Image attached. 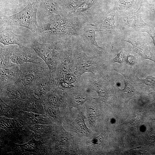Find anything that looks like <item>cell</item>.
<instances>
[{"instance_id":"6da1fadb","label":"cell","mask_w":155,"mask_h":155,"mask_svg":"<svg viewBox=\"0 0 155 155\" xmlns=\"http://www.w3.org/2000/svg\"><path fill=\"white\" fill-rule=\"evenodd\" d=\"M32 137V132L19 119L0 116V145L25 144Z\"/></svg>"},{"instance_id":"7a4b0ae2","label":"cell","mask_w":155,"mask_h":155,"mask_svg":"<svg viewBox=\"0 0 155 155\" xmlns=\"http://www.w3.org/2000/svg\"><path fill=\"white\" fill-rule=\"evenodd\" d=\"M39 0H31L22 9L11 16L0 18V27L19 26L30 30L37 39L39 25L37 12Z\"/></svg>"},{"instance_id":"3957f363","label":"cell","mask_w":155,"mask_h":155,"mask_svg":"<svg viewBox=\"0 0 155 155\" xmlns=\"http://www.w3.org/2000/svg\"><path fill=\"white\" fill-rule=\"evenodd\" d=\"M29 46L44 62L49 69L51 76L54 80L57 67L63 52L62 44L58 42L50 43H40L34 37Z\"/></svg>"},{"instance_id":"277c9868","label":"cell","mask_w":155,"mask_h":155,"mask_svg":"<svg viewBox=\"0 0 155 155\" xmlns=\"http://www.w3.org/2000/svg\"><path fill=\"white\" fill-rule=\"evenodd\" d=\"M20 74L14 84L20 87L31 94V91L40 81L50 73L46 64L26 63L18 65Z\"/></svg>"},{"instance_id":"5b68a950","label":"cell","mask_w":155,"mask_h":155,"mask_svg":"<svg viewBox=\"0 0 155 155\" xmlns=\"http://www.w3.org/2000/svg\"><path fill=\"white\" fill-rule=\"evenodd\" d=\"M51 140L44 141L36 140L32 135V139L28 142L18 144L12 143L7 148V154H13L47 155L51 151Z\"/></svg>"},{"instance_id":"8992f818","label":"cell","mask_w":155,"mask_h":155,"mask_svg":"<svg viewBox=\"0 0 155 155\" xmlns=\"http://www.w3.org/2000/svg\"><path fill=\"white\" fill-rule=\"evenodd\" d=\"M0 91L1 100L10 106L20 110L30 94L15 84L5 86Z\"/></svg>"},{"instance_id":"52a82bcc","label":"cell","mask_w":155,"mask_h":155,"mask_svg":"<svg viewBox=\"0 0 155 155\" xmlns=\"http://www.w3.org/2000/svg\"><path fill=\"white\" fill-rule=\"evenodd\" d=\"M11 60L14 64L20 65L26 63L46 64L35 51L29 46H20L11 45Z\"/></svg>"},{"instance_id":"ba28073f","label":"cell","mask_w":155,"mask_h":155,"mask_svg":"<svg viewBox=\"0 0 155 155\" xmlns=\"http://www.w3.org/2000/svg\"><path fill=\"white\" fill-rule=\"evenodd\" d=\"M104 63L96 57H90L84 52H82L77 58L74 74L80 77L86 72H90L94 74L103 66Z\"/></svg>"},{"instance_id":"9c48e42d","label":"cell","mask_w":155,"mask_h":155,"mask_svg":"<svg viewBox=\"0 0 155 155\" xmlns=\"http://www.w3.org/2000/svg\"><path fill=\"white\" fill-rule=\"evenodd\" d=\"M141 32L132 33L125 39L122 40L130 43L133 51L143 59H150L155 62V54L149 48Z\"/></svg>"},{"instance_id":"30bf717a","label":"cell","mask_w":155,"mask_h":155,"mask_svg":"<svg viewBox=\"0 0 155 155\" xmlns=\"http://www.w3.org/2000/svg\"><path fill=\"white\" fill-rule=\"evenodd\" d=\"M64 11L62 0H39L37 12L38 23L51 16L63 14Z\"/></svg>"},{"instance_id":"8fae6325","label":"cell","mask_w":155,"mask_h":155,"mask_svg":"<svg viewBox=\"0 0 155 155\" xmlns=\"http://www.w3.org/2000/svg\"><path fill=\"white\" fill-rule=\"evenodd\" d=\"M119 19L121 26L129 30H139L146 25L142 19L140 5L136 11L121 13Z\"/></svg>"},{"instance_id":"7c38bea8","label":"cell","mask_w":155,"mask_h":155,"mask_svg":"<svg viewBox=\"0 0 155 155\" xmlns=\"http://www.w3.org/2000/svg\"><path fill=\"white\" fill-rule=\"evenodd\" d=\"M0 28V43L4 46L16 44L20 46H30L31 42L34 37L26 38L14 33L10 27L5 26Z\"/></svg>"},{"instance_id":"4fadbf2b","label":"cell","mask_w":155,"mask_h":155,"mask_svg":"<svg viewBox=\"0 0 155 155\" xmlns=\"http://www.w3.org/2000/svg\"><path fill=\"white\" fill-rule=\"evenodd\" d=\"M63 97L61 90L56 87L42 95L40 99L44 110H53L60 112L59 108L62 103Z\"/></svg>"},{"instance_id":"5bb4252c","label":"cell","mask_w":155,"mask_h":155,"mask_svg":"<svg viewBox=\"0 0 155 155\" xmlns=\"http://www.w3.org/2000/svg\"><path fill=\"white\" fill-rule=\"evenodd\" d=\"M56 125L36 124L29 126L28 129L32 132L34 137L37 140L44 141L52 140Z\"/></svg>"},{"instance_id":"9a60e30c","label":"cell","mask_w":155,"mask_h":155,"mask_svg":"<svg viewBox=\"0 0 155 155\" xmlns=\"http://www.w3.org/2000/svg\"><path fill=\"white\" fill-rule=\"evenodd\" d=\"M19 119L21 120L26 127L36 124L51 125L52 121L46 115L36 114L20 110Z\"/></svg>"},{"instance_id":"2e32d148","label":"cell","mask_w":155,"mask_h":155,"mask_svg":"<svg viewBox=\"0 0 155 155\" xmlns=\"http://www.w3.org/2000/svg\"><path fill=\"white\" fill-rule=\"evenodd\" d=\"M20 74V70L17 65L10 68H0V90L6 86L14 84Z\"/></svg>"},{"instance_id":"e0dca14e","label":"cell","mask_w":155,"mask_h":155,"mask_svg":"<svg viewBox=\"0 0 155 155\" xmlns=\"http://www.w3.org/2000/svg\"><path fill=\"white\" fill-rule=\"evenodd\" d=\"M56 87L54 80L49 73L40 81L31 93L40 98L42 95L53 90Z\"/></svg>"},{"instance_id":"ac0fdd59","label":"cell","mask_w":155,"mask_h":155,"mask_svg":"<svg viewBox=\"0 0 155 155\" xmlns=\"http://www.w3.org/2000/svg\"><path fill=\"white\" fill-rule=\"evenodd\" d=\"M20 110L28 112L46 115V112L40 98L33 94L29 95Z\"/></svg>"},{"instance_id":"d6986e66","label":"cell","mask_w":155,"mask_h":155,"mask_svg":"<svg viewBox=\"0 0 155 155\" xmlns=\"http://www.w3.org/2000/svg\"><path fill=\"white\" fill-rule=\"evenodd\" d=\"M114 70L122 74L125 77V87L123 90L118 88L122 96L125 99L126 101L128 102L132 98H135V95L136 91L133 86L132 82L127 75L115 69Z\"/></svg>"},{"instance_id":"ffe728a7","label":"cell","mask_w":155,"mask_h":155,"mask_svg":"<svg viewBox=\"0 0 155 155\" xmlns=\"http://www.w3.org/2000/svg\"><path fill=\"white\" fill-rule=\"evenodd\" d=\"M142 0H117V9L121 13L134 11L137 9Z\"/></svg>"},{"instance_id":"44dd1931","label":"cell","mask_w":155,"mask_h":155,"mask_svg":"<svg viewBox=\"0 0 155 155\" xmlns=\"http://www.w3.org/2000/svg\"><path fill=\"white\" fill-rule=\"evenodd\" d=\"M85 117L82 113H79L75 119L71 124L72 129L78 133L84 135L91 133V131L88 129L85 123Z\"/></svg>"},{"instance_id":"7402d4cb","label":"cell","mask_w":155,"mask_h":155,"mask_svg":"<svg viewBox=\"0 0 155 155\" xmlns=\"http://www.w3.org/2000/svg\"><path fill=\"white\" fill-rule=\"evenodd\" d=\"M11 49V45L6 48L0 46V68H10L14 65L11 62L10 59Z\"/></svg>"},{"instance_id":"603a6c76","label":"cell","mask_w":155,"mask_h":155,"mask_svg":"<svg viewBox=\"0 0 155 155\" xmlns=\"http://www.w3.org/2000/svg\"><path fill=\"white\" fill-rule=\"evenodd\" d=\"M115 15L109 14L101 22L100 31L103 33L115 32L116 26L115 25Z\"/></svg>"},{"instance_id":"cb8c5ba5","label":"cell","mask_w":155,"mask_h":155,"mask_svg":"<svg viewBox=\"0 0 155 155\" xmlns=\"http://www.w3.org/2000/svg\"><path fill=\"white\" fill-rule=\"evenodd\" d=\"M0 103V116L9 119H19V113L20 110L10 106L1 99Z\"/></svg>"},{"instance_id":"d4e9b609","label":"cell","mask_w":155,"mask_h":155,"mask_svg":"<svg viewBox=\"0 0 155 155\" xmlns=\"http://www.w3.org/2000/svg\"><path fill=\"white\" fill-rule=\"evenodd\" d=\"M87 100V96L81 93H73L69 96L68 102L70 106L82 105Z\"/></svg>"},{"instance_id":"484cf974","label":"cell","mask_w":155,"mask_h":155,"mask_svg":"<svg viewBox=\"0 0 155 155\" xmlns=\"http://www.w3.org/2000/svg\"><path fill=\"white\" fill-rule=\"evenodd\" d=\"M95 31L93 29H89L85 32V36L89 44L95 47L97 49L101 50L102 48L99 46L95 39Z\"/></svg>"},{"instance_id":"4316f807","label":"cell","mask_w":155,"mask_h":155,"mask_svg":"<svg viewBox=\"0 0 155 155\" xmlns=\"http://www.w3.org/2000/svg\"><path fill=\"white\" fill-rule=\"evenodd\" d=\"M31 0H14L13 14L16 13L24 8Z\"/></svg>"},{"instance_id":"83f0119b","label":"cell","mask_w":155,"mask_h":155,"mask_svg":"<svg viewBox=\"0 0 155 155\" xmlns=\"http://www.w3.org/2000/svg\"><path fill=\"white\" fill-rule=\"evenodd\" d=\"M138 82L142 85H144L146 86H155V77L151 76H148L145 79H139L137 78Z\"/></svg>"},{"instance_id":"f1b7e54d","label":"cell","mask_w":155,"mask_h":155,"mask_svg":"<svg viewBox=\"0 0 155 155\" xmlns=\"http://www.w3.org/2000/svg\"><path fill=\"white\" fill-rule=\"evenodd\" d=\"M126 56L124 53V51L122 50L112 60L114 62L121 63L125 61Z\"/></svg>"},{"instance_id":"f546056e","label":"cell","mask_w":155,"mask_h":155,"mask_svg":"<svg viewBox=\"0 0 155 155\" xmlns=\"http://www.w3.org/2000/svg\"><path fill=\"white\" fill-rule=\"evenodd\" d=\"M137 57L132 55H128L126 57V62L130 65H133L135 63V61Z\"/></svg>"},{"instance_id":"4dcf8cb0","label":"cell","mask_w":155,"mask_h":155,"mask_svg":"<svg viewBox=\"0 0 155 155\" xmlns=\"http://www.w3.org/2000/svg\"><path fill=\"white\" fill-rule=\"evenodd\" d=\"M103 139V137L102 135H98L92 140V143L94 145H99L102 143Z\"/></svg>"},{"instance_id":"1f68e13d","label":"cell","mask_w":155,"mask_h":155,"mask_svg":"<svg viewBox=\"0 0 155 155\" xmlns=\"http://www.w3.org/2000/svg\"><path fill=\"white\" fill-rule=\"evenodd\" d=\"M151 93L152 94H154L155 95V92H154V93Z\"/></svg>"}]
</instances>
